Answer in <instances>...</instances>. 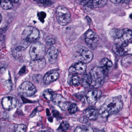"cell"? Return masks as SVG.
Segmentation results:
<instances>
[{
	"label": "cell",
	"instance_id": "cell-1",
	"mask_svg": "<svg viewBox=\"0 0 132 132\" xmlns=\"http://www.w3.org/2000/svg\"><path fill=\"white\" fill-rule=\"evenodd\" d=\"M123 106L122 100L117 97H110L106 100L101 106L98 113L102 117H106L117 113L122 109Z\"/></svg>",
	"mask_w": 132,
	"mask_h": 132
},
{
	"label": "cell",
	"instance_id": "cell-2",
	"mask_svg": "<svg viewBox=\"0 0 132 132\" xmlns=\"http://www.w3.org/2000/svg\"><path fill=\"white\" fill-rule=\"evenodd\" d=\"M110 36L117 44L129 42L132 38L131 30L128 28L113 29L110 31Z\"/></svg>",
	"mask_w": 132,
	"mask_h": 132
},
{
	"label": "cell",
	"instance_id": "cell-3",
	"mask_svg": "<svg viewBox=\"0 0 132 132\" xmlns=\"http://www.w3.org/2000/svg\"><path fill=\"white\" fill-rule=\"evenodd\" d=\"M104 71L101 67H95L91 70L89 74L91 87L98 88L102 86L104 81Z\"/></svg>",
	"mask_w": 132,
	"mask_h": 132
},
{
	"label": "cell",
	"instance_id": "cell-4",
	"mask_svg": "<svg viewBox=\"0 0 132 132\" xmlns=\"http://www.w3.org/2000/svg\"><path fill=\"white\" fill-rule=\"evenodd\" d=\"M45 46L39 42L34 43L31 47L30 55L32 60L44 58L45 54Z\"/></svg>",
	"mask_w": 132,
	"mask_h": 132
},
{
	"label": "cell",
	"instance_id": "cell-5",
	"mask_svg": "<svg viewBox=\"0 0 132 132\" xmlns=\"http://www.w3.org/2000/svg\"><path fill=\"white\" fill-rule=\"evenodd\" d=\"M56 14L57 20L60 25L65 26L71 22V13L65 7H59L56 10Z\"/></svg>",
	"mask_w": 132,
	"mask_h": 132
},
{
	"label": "cell",
	"instance_id": "cell-6",
	"mask_svg": "<svg viewBox=\"0 0 132 132\" xmlns=\"http://www.w3.org/2000/svg\"><path fill=\"white\" fill-rule=\"evenodd\" d=\"M39 31L37 28L31 26L26 27L21 34L23 40L27 42H34L39 37Z\"/></svg>",
	"mask_w": 132,
	"mask_h": 132
},
{
	"label": "cell",
	"instance_id": "cell-7",
	"mask_svg": "<svg viewBox=\"0 0 132 132\" xmlns=\"http://www.w3.org/2000/svg\"><path fill=\"white\" fill-rule=\"evenodd\" d=\"M75 56L79 61L86 64L90 62L92 60L93 57L92 52L83 47H79L77 49Z\"/></svg>",
	"mask_w": 132,
	"mask_h": 132
},
{
	"label": "cell",
	"instance_id": "cell-8",
	"mask_svg": "<svg viewBox=\"0 0 132 132\" xmlns=\"http://www.w3.org/2000/svg\"><path fill=\"white\" fill-rule=\"evenodd\" d=\"M18 92L21 95L26 97L32 96L37 92L36 87L29 81L23 82L18 87Z\"/></svg>",
	"mask_w": 132,
	"mask_h": 132
},
{
	"label": "cell",
	"instance_id": "cell-9",
	"mask_svg": "<svg viewBox=\"0 0 132 132\" xmlns=\"http://www.w3.org/2000/svg\"><path fill=\"white\" fill-rule=\"evenodd\" d=\"M113 51L119 56L131 55L132 53V45L129 42L124 44L116 43L112 47Z\"/></svg>",
	"mask_w": 132,
	"mask_h": 132
},
{
	"label": "cell",
	"instance_id": "cell-10",
	"mask_svg": "<svg viewBox=\"0 0 132 132\" xmlns=\"http://www.w3.org/2000/svg\"><path fill=\"white\" fill-rule=\"evenodd\" d=\"M102 95V92L98 89H92L89 91L86 95L87 102L89 105H95Z\"/></svg>",
	"mask_w": 132,
	"mask_h": 132
},
{
	"label": "cell",
	"instance_id": "cell-11",
	"mask_svg": "<svg viewBox=\"0 0 132 132\" xmlns=\"http://www.w3.org/2000/svg\"><path fill=\"white\" fill-rule=\"evenodd\" d=\"M53 101L64 111L68 110L70 104L65 98L59 94H54L53 96Z\"/></svg>",
	"mask_w": 132,
	"mask_h": 132
},
{
	"label": "cell",
	"instance_id": "cell-12",
	"mask_svg": "<svg viewBox=\"0 0 132 132\" xmlns=\"http://www.w3.org/2000/svg\"><path fill=\"white\" fill-rule=\"evenodd\" d=\"M86 69V64L78 62L72 65L68 69L69 72L72 74L82 75L85 72Z\"/></svg>",
	"mask_w": 132,
	"mask_h": 132
},
{
	"label": "cell",
	"instance_id": "cell-13",
	"mask_svg": "<svg viewBox=\"0 0 132 132\" xmlns=\"http://www.w3.org/2000/svg\"><path fill=\"white\" fill-rule=\"evenodd\" d=\"M107 0H83L82 2L84 6L92 8H101L107 4Z\"/></svg>",
	"mask_w": 132,
	"mask_h": 132
},
{
	"label": "cell",
	"instance_id": "cell-14",
	"mask_svg": "<svg viewBox=\"0 0 132 132\" xmlns=\"http://www.w3.org/2000/svg\"><path fill=\"white\" fill-rule=\"evenodd\" d=\"M84 38L87 44L91 46L96 44L99 40L98 35L91 30H88L86 31L84 35Z\"/></svg>",
	"mask_w": 132,
	"mask_h": 132
},
{
	"label": "cell",
	"instance_id": "cell-15",
	"mask_svg": "<svg viewBox=\"0 0 132 132\" xmlns=\"http://www.w3.org/2000/svg\"><path fill=\"white\" fill-rule=\"evenodd\" d=\"M2 104L4 109L10 110L16 107L17 101L15 98L12 96H6L2 100Z\"/></svg>",
	"mask_w": 132,
	"mask_h": 132
},
{
	"label": "cell",
	"instance_id": "cell-16",
	"mask_svg": "<svg viewBox=\"0 0 132 132\" xmlns=\"http://www.w3.org/2000/svg\"><path fill=\"white\" fill-rule=\"evenodd\" d=\"M59 75L57 71L52 70L48 72L44 76V82L45 84L48 85L58 79Z\"/></svg>",
	"mask_w": 132,
	"mask_h": 132
},
{
	"label": "cell",
	"instance_id": "cell-17",
	"mask_svg": "<svg viewBox=\"0 0 132 132\" xmlns=\"http://www.w3.org/2000/svg\"><path fill=\"white\" fill-rule=\"evenodd\" d=\"M46 65V61L44 58L32 60L30 63L31 68L34 71L42 70Z\"/></svg>",
	"mask_w": 132,
	"mask_h": 132
},
{
	"label": "cell",
	"instance_id": "cell-18",
	"mask_svg": "<svg viewBox=\"0 0 132 132\" xmlns=\"http://www.w3.org/2000/svg\"><path fill=\"white\" fill-rule=\"evenodd\" d=\"M59 54L57 48L54 46H52L47 52V56L50 63L53 64L55 62Z\"/></svg>",
	"mask_w": 132,
	"mask_h": 132
},
{
	"label": "cell",
	"instance_id": "cell-19",
	"mask_svg": "<svg viewBox=\"0 0 132 132\" xmlns=\"http://www.w3.org/2000/svg\"><path fill=\"white\" fill-rule=\"evenodd\" d=\"M85 113L86 117L90 120H96L98 116V111L91 106L86 108L85 110Z\"/></svg>",
	"mask_w": 132,
	"mask_h": 132
},
{
	"label": "cell",
	"instance_id": "cell-20",
	"mask_svg": "<svg viewBox=\"0 0 132 132\" xmlns=\"http://www.w3.org/2000/svg\"><path fill=\"white\" fill-rule=\"evenodd\" d=\"M80 78L76 74L70 73L68 78V83L70 85L78 86L81 83Z\"/></svg>",
	"mask_w": 132,
	"mask_h": 132
},
{
	"label": "cell",
	"instance_id": "cell-21",
	"mask_svg": "<svg viewBox=\"0 0 132 132\" xmlns=\"http://www.w3.org/2000/svg\"><path fill=\"white\" fill-rule=\"evenodd\" d=\"M100 65L104 71L107 72L110 71L113 66L112 62L106 58H104L101 60Z\"/></svg>",
	"mask_w": 132,
	"mask_h": 132
},
{
	"label": "cell",
	"instance_id": "cell-22",
	"mask_svg": "<svg viewBox=\"0 0 132 132\" xmlns=\"http://www.w3.org/2000/svg\"><path fill=\"white\" fill-rule=\"evenodd\" d=\"M24 48L22 46H17L14 48L12 52V54L14 57L18 59L22 56Z\"/></svg>",
	"mask_w": 132,
	"mask_h": 132
},
{
	"label": "cell",
	"instance_id": "cell-23",
	"mask_svg": "<svg viewBox=\"0 0 132 132\" xmlns=\"http://www.w3.org/2000/svg\"><path fill=\"white\" fill-rule=\"evenodd\" d=\"M54 92L51 89H47L43 92V95L45 98L48 101H52L54 95Z\"/></svg>",
	"mask_w": 132,
	"mask_h": 132
},
{
	"label": "cell",
	"instance_id": "cell-24",
	"mask_svg": "<svg viewBox=\"0 0 132 132\" xmlns=\"http://www.w3.org/2000/svg\"><path fill=\"white\" fill-rule=\"evenodd\" d=\"M0 4L4 10H11L13 7L10 0H0Z\"/></svg>",
	"mask_w": 132,
	"mask_h": 132
},
{
	"label": "cell",
	"instance_id": "cell-25",
	"mask_svg": "<svg viewBox=\"0 0 132 132\" xmlns=\"http://www.w3.org/2000/svg\"><path fill=\"white\" fill-rule=\"evenodd\" d=\"M75 132H93L94 130L90 126H79L76 128Z\"/></svg>",
	"mask_w": 132,
	"mask_h": 132
},
{
	"label": "cell",
	"instance_id": "cell-26",
	"mask_svg": "<svg viewBox=\"0 0 132 132\" xmlns=\"http://www.w3.org/2000/svg\"><path fill=\"white\" fill-rule=\"evenodd\" d=\"M82 84L85 88H88L91 86V80L89 75L85 74L82 78Z\"/></svg>",
	"mask_w": 132,
	"mask_h": 132
},
{
	"label": "cell",
	"instance_id": "cell-27",
	"mask_svg": "<svg viewBox=\"0 0 132 132\" xmlns=\"http://www.w3.org/2000/svg\"><path fill=\"white\" fill-rule=\"evenodd\" d=\"M132 57L131 56H127L124 57L122 60V64L125 67H127L131 64Z\"/></svg>",
	"mask_w": 132,
	"mask_h": 132
},
{
	"label": "cell",
	"instance_id": "cell-28",
	"mask_svg": "<svg viewBox=\"0 0 132 132\" xmlns=\"http://www.w3.org/2000/svg\"><path fill=\"white\" fill-rule=\"evenodd\" d=\"M69 127V123L68 122L65 121H63L60 124L58 130L59 131H65L68 129Z\"/></svg>",
	"mask_w": 132,
	"mask_h": 132
},
{
	"label": "cell",
	"instance_id": "cell-29",
	"mask_svg": "<svg viewBox=\"0 0 132 132\" xmlns=\"http://www.w3.org/2000/svg\"><path fill=\"white\" fill-rule=\"evenodd\" d=\"M14 131L15 132H26L27 131V127L24 124H18L15 126Z\"/></svg>",
	"mask_w": 132,
	"mask_h": 132
},
{
	"label": "cell",
	"instance_id": "cell-30",
	"mask_svg": "<svg viewBox=\"0 0 132 132\" xmlns=\"http://www.w3.org/2000/svg\"><path fill=\"white\" fill-rule=\"evenodd\" d=\"M69 113L71 114H73L75 113L78 110V107H77V105L75 103H72V104H70L68 109Z\"/></svg>",
	"mask_w": 132,
	"mask_h": 132
},
{
	"label": "cell",
	"instance_id": "cell-31",
	"mask_svg": "<svg viewBox=\"0 0 132 132\" xmlns=\"http://www.w3.org/2000/svg\"><path fill=\"white\" fill-rule=\"evenodd\" d=\"M37 16L39 20L42 23H44L45 18L46 16V14L44 12H39L38 13Z\"/></svg>",
	"mask_w": 132,
	"mask_h": 132
},
{
	"label": "cell",
	"instance_id": "cell-32",
	"mask_svg": "<svg viewBox=\"0 0 132 132\" xmlns=\"http://www.w3.org/2000/svg\"><path fill=\"white\" fill-rule=\"evenodd\" d=\"M34 1L37 3H40L42 4L45 5H49L51 3V2L50 1V0H34Z\"/></svg>",
	"mask_w": 132,
	"mask_h": 132
},
{
	"label": "cell",
	"instance_id": "cell-33",
	"mask_svg": "<svg viewBox=\"0 0 132 132\" xmlns=\"http://www.w3.org/2000/svg\"><path fill=\"white\" fill-rule=\"evenodd\" d=\"M79 121L82 123H87L88 122V120L86 117H81L79 119Z\"/></svg>",
	"mask_w": 132,
	"mask_h": 132
},
{
	"label": "cell",
	"instance_id": "cell-34",
	"mask_svg": "<svg viewBox=\"0 0 132 132\" xmlns=\"http://www.w3.org/2000/svg\"><path fill=\"white\" fill-rule=\"evenodd\" d=\"M42 76L40 75H37L36 76H34V81H38V82L41 79Z\"/></svg>",
	"mask_w": 132,
	"mask_h": 132
},
{
	"label": "cell",
	"instance_id": "cell-35",
	"mask_svg": "<svg viewBox=\"0 0 132 132\" xmlns=\"http://www.w3.org/2000/svg\"><path fill=\"white\" fill-rule=\"evenodd\" d=\"M26 67H25V66L23 67L20 70V72H19V74L20 75H23V74H24L26 72Z\"/></svg>",
	"mask_w": 132,
	"mask_h": 132
},
{
	"label": "cell",
	"instance_id": "cell-36",
	"mask_svg": "<svg viewBox=\"0 0 132 132\" xmlns=\"http://www.w3.org/2000/svg\"><path fill=\"white\" fill-rule=\"evenodd\" d=\"M47 43L48 44L52 45L55 43V40L52 38H48V40L47 41Z\"/></svg>",
	"mask_w": 132,
	"mask_h": 132
},
{
	"label": "cell",
	"instance_id": "cell-37",
	"mask_svg": "<svg viewBox=\"0 0 132 132\" xmlns=\"http://www.w3.org/2000/svg\"><path fill=\"white\" fill-rule=\"evenodd\" d=\"M110 2L113 4H118L120 3L121 0H110Z\"/></svg>",
	"mask_w": 132,
	"mask_h": 132
},
{
	"label": "cell",
	"instance_id": "cell-38",
	"mask_svg": "<svg viewBox=\"0 0 132 132\" xmlns=\"http://www.w3.org/2000/svg\"><path fill=\"white\" fill-rule=\"evenodd\" d=\"M129 1L130 0H121L120 3H122L128 4Z\"/></svg>",
	"mask_w": 132,
	"mask_h": 132
},
{
	"label": "cell",
	"instance_id": "cell-39",
	"mask_svg": "<svg viewBox=\"0 0 132 132\" xmlns=\"http://www.w3.org/2000/svg\"><path fill=\"white\" fill-rule=\"evenodd\" d=\"M19 0H10L11 2H13V3H16L18 2Z\"/></svg>",
	"mask_w": 132,
	"mask_h": 132
},
{
	"label": "cell",
	"instance_id": "cell-40",
	"mask_svg": "<svg viewBox=\"0 0 132 132\" xmlns=\"http://www.w3.org/2000/svg\"><path fill=\"white\" fill-rule=\"evenodd\" d=\"M2 16H1V14H0V23H1V21H2Z\"/></svg>",
	"mask_w": 132,
	"mask_h": 132
},
{
	"label": "cell",
	"instance_id": "cell-41",
	"mask_svg": "<svg viewBox=\"0 0 132 132\" xmlns=\"http://www.w3.org/2000/svg\"><path fill=\"white\" fill-rule=\"evenodd\" d=\"M0 130H1V129H0Z\"/></svg>",
	"mask_w": 132,
	"mask_h": 132
}]
</instances>
